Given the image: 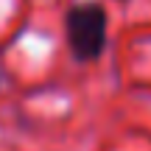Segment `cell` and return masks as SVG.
I'll return each mask as SVG.
<instances>
[{
  "instance_id": "1",
  "label": "cell",
  "mask_w": 151,
  "mask_h": 151,
  "mask_svg": "<svg viewBox=\"0 0 151 151\" xmlns=\"http://www.w3.org/2000/svg\"><path fill=\"white\" fill-rule=\"evenodd\" d=\"M65 39L78 65L98 62L109 42V17L104 3L81 0L65 11Z\"/></svg>"
},
{
  "instance_id": "2",
  "label": "cell",
  "mask_w": 151,
  "mask_h": 151,
  "mask_svg": "<svg viewBox=\"0 0 151 151\" xmlns=\"http://www.w3.org/2000/svg\"><path fill=\"white\" fill-rule=\"evenodd\" d=\"M0 84H3V78H0Z\"/></svg>"
}]
</instances>
